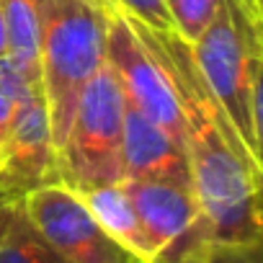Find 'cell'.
<instances>
[{
  "label": "cell",
  "mask_w": 263,
  "mask_h": 263,
  "mask_svg": "<svg viewBox=\"0 0 263 263\" xmlns=\"http://www.w3.org/2000/svg\"><path fill=\"white\" fill-rule=\"evenodd\" d=\"M132 24L165 65L178 93L186 129L183 145L204 237L217 242L263 240L255 165L212 98L194 62L191 44L176 31H155L135 18Z\"/></svg>",
  "instance_id": "obj_1"
},
{
  "label": "cell",
  "mask_w": 263,
  "mask_h": 263,
  "mask_svg": "<svg viewBox=\"0 0 263 263\" xmlns=\"http://www.w3.org/2000/svg\"><path fill=\"white\" fill-rule=\"evenodd\" d=\"M39 13L42 93L57 153L85 85L106 62L108 0H39Z\"/></svg>",
  "instance_id": "obj_2"
},
{
  "label": "cell",
  "mask_w": 263,
  "mask_h": 263,
  "mask_svg": "<svg viewBox=\"0 0 263 263\" xmlns=\"http://www.w3.org/2000/svg\"><path fill=\"white\" fill-rule=\"evenodd\" d=\"M258 24L240 0H222L209 29L191 44L194 62L224 114L227 124L242 142L245 153L255 165V119H253V96H255V72L260 52Z\"/></svg>",
  "instance_id": "obj_3"
},
{
  "label": "cell",
  "mask_w": 263,
  "mask_h": 263,
  "mask_svg": "<svg viewBox=\"0 0 263 263\" xmlns=\"http://www.w3.org/2000/svg\"><path fill=\"white\" fill-rule=\"evenodd\" d=\"M124 111L126 96L108 60L85 85L65 142L57 150V181L75 194L124 183Z\"/></svg>",
  "instance_id": "obj_4"
},
{
  "label": "cell",
  "mask_w": 263,
  "mask_h": 263,
  "mask_svg": "<svg viewBox=\"0 0 263 263\" xmlns=\"http://www.w3.org/2000/svg\"><path fill=\"white\" fill-rule=\"evenodd\" d=\"M106 60L119 75L124 96L132 106H137L145 116L160 124L165 132L183 145L186 129L181 101L173 88V80L150 44L140 36L132 18L108 3V44ZM186 147V145H183Z\"/></svg>",
  "instance_id": "obj_5"
},
{
  "label": "cell",
  "mask_w": 263,
  "mask_h": 263,
  "mask_svg": "<svg viewBox=\"0 0 263 263\" xmlns=\"http://www.w3.org/2000/svg\"><path fill=\"white\" fill-rule=\"evenodd\" d=\"M29 222L65 263H142L119 245L65 183H44L21 201Z\"/></svg>",
  "instance_id": "obj_6"
},
{
  "label": "cell",
  "mask_w": 263,
  "mask_h": 263,
  "mask_svg": "<svg viewBox=\"0 0 263 263\" xmlns=\"http://www.w3.org/2000/svg\"><path fill=\"white\" fill-rule=\"evenodd\" d=\"M57 181V153L44 93L16 108L0 140V204H21L34 189Z\"/></svg>",
  "instance_id": "obj_7"
},
{
  "label": "cell",
  "mask_w": 263,
  "mask_h": 263,
  "mask_svg": "<svg viewBox=\"0 0 263 263\" xmlns=\"http://www.w3.org/2000/svg\"><path fill=\"white\" fill-rule=\"evenodd\" d=\"M124 189L153 248V263L191 237L204 235L199 227L196 194L189 181H124Z\"/></svg>",
  "instance_id": "obj_8"
},
{
  "label": "cell",
  "mask_w": 263,
  "mask_h": 263,
  "mask_svg": "<svg viewBox=\"0 0 263 263\" xmlns=\"http://www.w3.org/2000/svg\"><path fill=\"white\" fill-rule=\"evenodd\" d=\"M124 181H189L186 147L126 101L124 140H121Z\"/></svg>",
  "instance_id": "obj_9"
},
{
  "label": "cell",
  "mask_w": 263,
  "mask_h": 263,
  "mask_svg": "<svg viewBox=\"0 0 263 263\" xmlns=\"http://www.w3.org/2000/svg\"><path fill=\"white\" fill-rule=\"evenodd\" d=\"M88 212L96 217V222L119 242L124 245L132 255H137L142 263H153V248L147 242V235L142 230V222L135 212L124 183H108V186H96L85 189L78 194Z\"/></svg>",
  "instance_id": "obj_10"
},
{
  "label": "cell",
  "mask_w": 263,
  "mask_h": 263,
  "mask_svg": "<svg viewBox=\"0 0 263 263\" xmlns=\"http://www.w3.org/2000/svg\"><path fill=\"white\" fill-rule=\"evenodd\" d=\"M8 60L42 85V13L39 0H3Z\"/></svg>",
  "instance_id": "obj_11"
},
{
  "label": "cell",
  "mask_w": 263,
  "mask_h": 263,
  "mask_svg": "<svg viewBox=\"0 0 263 263\" xmlns=\"http://www.w3.org/2000/svg\"><path fill=\"white\" fill-rule=\"evenodd\" d=\"M158 263H263V240L217 242L206 237H194Z\"/></svg>",
  "instance_id": "obj_12"
},
{
  "label": "cell",
  "mask_w": 263,
  "mask_h": 263,
  "mask_svg": "<svg viewBox=\"0 0 263 263\" xmlns=\"http://www.w3.org/2000/svg\"><path fill=\"white\" fill-rule=\"evenodd\" d=\"M0 263H65V260L36 232V227L29 222L21 206L13 217L6 240L0 242Z\"/></svg>",
  "instance_id": "obj_13"
},
{
  "label": "cell",
  "mask_w": 263,
  "mask_h": 263,
  "mask_svg": "<svg viewBox=\"0 0 263 263\" xmlns=\"http://www.w3.org/2000/svg\"><path fill=\"white\" fill-rule=\"evenodd\" d=\"M222 0H165V8L173 24V31L194 44L214 21L217 8H219Z\"/></svg>",
  "instance_id": "obj_14"
},
{
  "label": "cell",
  "mask_w": 263,
  "mask_h": 263,
  "mask_svg": "<svg viewBox=\"0 0 263 263\" xmlns=\"http://www.w3.org/2000/svg\"><path fill=\"white\" fill-rule=\"evenodd\" d=\"M108 3L121 8L129 18H135L155 31H173L165 0H108Z\"/></svg>",
  "instance_id": "obj_15"
},
{
  "label": "cell",
  "mask_w": 263,
  "mask_h": 263,
  "mask_svg": "<svg viewBox=\"0 0 263 263\" xmlns=\"http://www.w3.org/2000/svg\"><path fill=\"white\" fill-rule=\"evenodd\" d=\"M253 119H255V186H258V206L263 219V31H260V52H258V72H255Z\"/></svg>",
  "instance_id": "obj_16"
},
{
  "label": "cell",
  "mask_w": 263,
  "mask_h": 263,
  "mask_svg": "<svg viewBox=\"0 0 263 263\" xmlns=\"http://www.w3.org/2000/svg\"><path fill=\"white\" fill-rule=\"evenodd\" d=\"M16 108H18V106L13 103V98L3 90V85H0V140L6 137V132H8L13 116H16Z\"/></svg>",
  "instance_id": "obj_17"
},
{
  "label": "cell",
  "mask_w": 263,
  "mask_h": 263,
  "mask_svg": "<svg viewBox=\"0 0 263 263\" xmlns=\"http://www.w3.org/2000/svg\"><path fill=\"white\" fill-rule=\"evenodd\" d=\"M18 209H21V204H0V242L6 240V235H8Z\"/></svg>",
  "instance_id": "obj_18"
},
{
  "label": "cell",
  "mask_w": 263,
  "mask_h": 263,
  "mask_svg": "<svg viewBox=\"0 0 263 263\" xmlns=\"http://www.w3.org/2000/svg\"><path fill=\"white\" fill-rule=\"evenodd\" d=\"M240 6L258 21V24H263V8H260V0H240Z\"/></svg>",
  "instance_id": "obj_19"
},
{
  "label": "cell",
  "mask_w": 263,
  "mask_h": 263,
  "mask_svg": "<svg viewBox=\"0 0 263 263\" xmlns=\"http://www.w3.org/2000/svg\"><path fill=\"white\" fill-rule=\"evenodd\" d=\"M8 54V42H6V13H3V0H0V60Z\"/></svg>",
  "instance_id": "obj_20"
},
{
  "label": "cell",
  "mask_w": 263,
  "mask_h": 263,
  "mask_svg": "<svg viewBox=\"0 0 263 263\" xmlns=\"http://www.w3.org/2000/svg\"><path fill=\"white\" fill-rule=\"evenodd\" d=\"M260 8H263V0H260Z\"/></svg>",
  "instance_id": "obj_21"
}]
</instances>
